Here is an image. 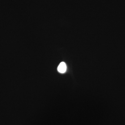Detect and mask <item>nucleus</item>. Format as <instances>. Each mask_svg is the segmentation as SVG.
Returning a JSON list of instances; mask_svg holds the SVG:
<instances>
[{
  "mask_svg": "<svg viewBox=\"0 0 125 125\" xmlns=\"http://www.w3.org/2000/svg\"><path fill=\"white\" fill-rule=\"evenodd\" d=\"M66 69L67 67L65 63L64 62H62L58 65L57 70L60 73H63L66 71Z\"/></svg>",
  "mask_w": 125,
  "mask_h": 125,
  "instance_id": "f257e3e1",
  "label": "nucleus"
}]
</instances>
